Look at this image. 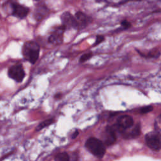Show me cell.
Instances as JSON below:
<instances>
[{
  "instance_id": "obj_1",
  "label": "cell",
  "mask_w": 161,
  "mask_h": 161,
  "mask_svg": "<svg viewBox=\"0 0 161 161\" xmlns=\"http://www.w3.org/2000/svg\"><path fill=\"white\" fill-rule=\"evenodd\" d=\"M40 46L34 41H28L25 42L22 48V54L24 58L34 64L39 57Z\"/></svg>"
},
{
  "instance_id": "obj_2",
  "label": "cell",
  "mask_w": 161,
  "mask_h": 161,
  "mask_svg": "<svg viewBox=\"0 0 161 161\" xmlns=\"http://www.w3.org/2000/svg\"><path fill=\"white\" fill-rule=\"evenodd\" d=\"M86 148L94 156L101 158L106 152L104 143L96 138H89L86 142Z\"/></svg>"
},
{
  "instance_id": "obj_3",
  "label": "cell",
  "mask_w": 161,
  "mask_h": 161,
  "mask_svg": "<svg viewBox=\"0 0 161 161\" xmlns=\"http://www.w3.org/2000/svg\"><path fill=\"white\" fill-rule=\"evenodd\" d=\"M147 146L153 150L158 151L161 149V135L157 131H151L145 135Z\"/></svg>"
},
{
  "instance_id": "obj_4",
  "label": "cell",
  "mask_w": 161,
  "mask_h": 161,
  "mask_svg": "<svg viewBox=\"0 0 161 161\" xmlns=\"http://www.w3.org/2000/svg\"><path fill=\"white\" fill-rule=\"evenodd\" d=\"M8 74L17 82H21L25 76V72L21 64H16L9 68Z\"/></svg>"
},
{
  "instance_id": "obj_5",
  "label": "cell",
  "mask_w": 161,
  "mask_h": 161,
  "mask_svg": "<svg viewBox=\"0 0 161 161\" xmlns=\"http://www.w3.org/2000/svg\"><path fill=\"white\" fill-rule=\"evenodd\" d=\"M60 18L62 25H64L66 29H79V25L75 17L72 15L69 12H64Z\"/></svg>"
},
{
  "instance_id": "obj_6",
  "label": "cell",
  "mask_w": 161,
  "mask_h": 161,
  "mask_svg": "<svg viewBox=\"0 0 161 161\" xmlns=\"http://www.w3.org/2000/svg\"><path fill=\"white\" fill-rule=\"evenodd\" d=\"M66 28L64 25L57 27L48 38L49 43L53 44H60L63 41V35Z\"/></svg>"
},
{
  "instance_id": "obj_7",
  "label": "cell",
  "mask_w": 161,
  "mask_h": 161,
  "mask_svg": "<svg viewBox=\"0 0 161 161\" xmlns=\"http://www.w3.org/2000/svg\"><path fill=\"white\" fill-rule=\"evenodd\" d=\"M133 118L128 115H123L118 119L117 128L119 131L124 132L125 130L131 128L133 126Z\"/></svg>"
},
{
  "instance_id": "obj_8",
  "label": "cell",
  "mask_w": 161,
  "mask_h": 161,
  "mask_svg": "<svg viewBox=\"0 0 161 161\" xmlns=\"http://www.w3.org/2000/svg\"><path fill=\"white\" fill-rule=\"evenodd\" d=\"M11 7H12V15L18 18L23 19L25 18L29 13V9L27 7H25L17 3H12Z\"/></svg>"
},
{
  "instance_id": "obj_9",
  "label": "cell",
  "mask_w": 161,
  "mask_h": 161,
  "mask_svg": "<svg viewBox=\"0 0 161 161\" xmlns=\"http://www.w3.org/2000/svg\"><path fill=\"white\" fill-rule=\"evenodd\" d=\"M116 140V135L113 126L106 128L105 135L104 136V143L108 146L113 145Z\"/></svg>"
},
{
  "instance_id": "obj_10",
  "label": "cell",
  "mask_w": 161,
  "mask_h": 161,
  "mask_svg": "<svg viewBox=\"0 0 161 161\" xmlns=\"http://www.w3.org/2000/svg\"><path fill=\"white\" fill-rule=\"evenodd\" d=\"M75 17L79 25V29L84 28L87 25L91 23V18L82 11H78L75 13Z\"/></svg>"
},
{
  "instance_id": "obj_11",
  "label": "cell",
  "mask_w": 161,
  "mask_h": 161,
  "mask_svg": "<svg viewBox=\"0 0 161 161\" xmlns=\"http://www.w3.org/2000/svg\"><path fill=\"white\" fill-rule=\"evenodd\" d=\"M140 133V127L139 125H137L131 130L130 132H128V133L125 132L124 134V136L126 138H133L139 136Z\"/></svg>"
},
{
  "instance_id": "obj_12",
  "label": "cell",
  "mask_w": 161,
  "mask_h": 161,
  "mask_svg": "<svg viewBox=\"0 0 161 161\" xmlns=\"http://www.w3.org/2000/svg\"><path fill=\"white\" fill-rule=\"evenodd\" d=\"M69 157L67 153L63 152L57 154L55 156V161H69Z\"/></svg>"
},
{
  "instance_id": "obj_13",
  "label": "cell",
  "mask_w": 161,
  "mask_h": 161,
  "mask_svg": "<svg viewBox=\"0 0 161 161\" xmlns=\"http://www.w3.org/2000/svg\"><path fill=\"white\" fill-rule=\"evenodd\" d=\"M53 119H47V120L42 122L40 124H39L38 125V126L36 128V131H39L40 130H42V128H43L48 126L49 125L52 124L53 123Z\"/></svg>"
},
{
  "instance_id": "obj_14",
  "label": "cell",
  "mask_w": 161,
  "mask_h": 161,
  "mask_svg": "<svg viewBox=\"0 0 161 161\" xmlns=\"http://www.w3.org/2000/svg\"><path fill=\"white\" fill-rule=\"evenodd\" d=\"M92 53L91 52H89V53H84L82 56H80V57L79 58V62L81 63L86 62V61L88 60L89 59H90L92 57Z\"/></svg>"
},
{
  "instance_id": "obj_15",
  "label": "cell",
  "mask_w": 161,
  "mask_h": 161,
  "mask_svg": "<svg viewBox=\"0 0 161 161\" xmlns=\"http://www.w3.org/2000/svg\"><path fill=\"white\" fill-rule=\"evenodd\" d=\"M152 109H153V107L152 106H147L143 107L141 109L140 112L142 113H149V112L152 111Z\"/></svg>"
},
{
  "instance_id": "obj_16",
  "label": "cell",
  "mask_w": 161,
  "mask_h": 161,
  "mask_svg": "<svg viewBox=\"0 0 161 161\" xmlns=\"http://www.w3.org/2000/svg\"><path fill=\"white\" fill-rule=\"evenodd\" d=\"M104 40V36L103 35H97L96 36V42L94 44V45H97L99 43H101V42H103Z\"/></svg>"
},
{
  "instance_id": "obj_17",
  "label": "cell",
  "mask_w": 161,
  "mask_h": 161,
  "mask_svg": "<svg viewBox=\"0 0 161 161\" xmlns=\"http://www.w3.org/2000/svg\"><path fill=\"white\" fill-rule=\"evenodd\" d=\"M121 26H122L124 28H128L129 27L131 26V23H130L129 21H128L127 20H126V19L122 21L121 22Z\"/></svg>"
},
{
  "instance_id": "obj_18",
  "label": "cell",
  "mask_w": 161,
  "mask_h": 161,
  "mask_svg": "<svg viewBox=\"0 0 161 161\" xmlns=\"http://www.w3.org/2000/svg\"><path fill=\"white\" fill-rule=\"evenodd\" d=\"M78 135H79V131H75L72 134V138H75Z\"/></svg>"
},
{
  "instance_id": "obj_19",
  "label": "cell",
  "mask_w": 161,
  "mask_h": 161,
  "mask_svg": "<svg viewBox=\"0 0 161 161\" xmlns=\"http://www.w3.org/2000/svg\"><path fill=\"white\" fill-rule=\"evenodd\" d=\"M69 161H77V158H76V157L74 156L72 157L70 159H69Z\"/></svg>"
},
{
  "instance_id": "obj_20",
  "label": "cell",
  "mask_w": 161,
  "mask_h": 161,
  "mask_svg": "<svg viewBox=\"0 0 161 161\" xmlns=\"http://www.w3.org/2000/svg\"><path fill=\"white\" fill-rule=\"evenodd\" d=\"M55 97H60V94H57V95H56Z\"/></svg>"
},
{
  "instance_id": "obj_21",
  "label": "cell",
  "mask_w": 161,
  "mask_h": 161,
  "mask_svg": "<svg viewBox=\"0 0 161 161\" xmlns=\"http://www.w3.org/2000/svg\"><path fill=\"white\" fill-rule=\"evenodd\" d=\"M36 1H38V0H36Z\"/></svg>"
}]
</instances>
